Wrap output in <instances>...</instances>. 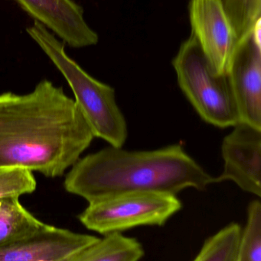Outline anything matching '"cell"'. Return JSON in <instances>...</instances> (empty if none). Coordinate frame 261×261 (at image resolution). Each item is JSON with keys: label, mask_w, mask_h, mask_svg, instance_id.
Masks as SVG:
<instances>
[{"label": "cell", "mask_w": 261, "mask_h": 261, "mask_svg": "<svg viewBox=\"0 0 261 261\" xmlns=\"http://www.w3.org/2000/svg\"><path fill=\"white\" fill-rule=\"evenodd\" d=\"M75 99L43 80L26 94H0V169L62 176L93 141Z\"/></svg>", "instance_id": "6da1fadb"}, {"label": "cell", "mask_w": 261, "mask_h": 261, "mask_svg": "<svg viewBox=\"0 0 261 261\" xmlns=\"http://www.w3.org/2000/svg\"><path fill=\"white\" fill-rule=\"evenodd\" d=\"M210 176L178 144L130 151L110 147L78 160L64 179L67 193L89 204L116 195L157 193L176 195L187 188L205 190Z\"/></svg>", "instance_id": "7a4b0ae2"}, {"label": "cell", "mask_w": 261, "mask_h": 261, "mask_svg": "<svg viewBox=\"0 0 261 261\" xmlns=\"http://www.w3.org/2000/svg\"><path fill=\"white\" fill-rule=\"evenodd\" d=\"M26 32L65 78L93 136L113 147H122L128 135L127 125L116 104L114 90L92 77L67 56L64 43L44 24L34 21Z\"/></svg>", "instance_id": "3957f363"}, {"label": "cell", "mask_w": 261, "mask_h": 261, "mask_svg": "<svg viewBox=\"0 0 261 261\" xmlns=\"http://www.w3.org/2000/svg\"><path fill=\"white\" fill-rule=\"evenodd\" d=\"M178 84L198 114L218 128L240 122L228 75L216 73L193 34L173 61Z\"/></svg>", "instance_id": "277c9868"}, {"label": "cell", "mask_w": 261, "mask_h": 261, "mask_svg": "<svg viewBox=\"0 0 261 261\" xmlns=\"http://www.w3.org/2000/svg\"><path fill=\"white\" fill-rule=\"evenodd\" d=\"M182 206L175 195L124 193L89 204L79 220L89 230L106 236L139 226H162Z\"/></svg>", "instance_id": "5b68a950"}, {"label": "cell", "mask_w": 261, "mask_h": 261, "mask_svg": "<svg viewBox=\"0 0 261 261\" xmlns=\"http://www.w3.org/2000/svg\"><path fill=\"white\" fill-rule=\"evenodd\" d=\"M227 75L240 122L261 129L260 20L238 41Z\"/></svg>", "instance_id": "8992f818"}, {"label": "cell", "mask_w": 261, "mask_h": 261, "mask_svg": "<svg viewBox=\"0 0 261 261\" xmlns=\"http://www.w3.org/2000/svg\"><path fill=\"white\" fill-rule=\"evenodd\" d=\"M192 34L218 74L227 75L239 38L224 8L223 0H190Z\"/></svg>", "instance_id": "52a82bcc"}, {"label": "cell", "mask_w": 261, "mask_h": 261, "mask_svg": "<svg viewBox=\"0 0 261 261\" xmlns=\"http://www.w3.org/2000/svg\"><path fill=\"white\" fill-rule=\"evenodd\" d=\"M224 170L215 182L233 181L247 193L261 196V129L239 122L222 145Z\"/></svg>", "instance_id": "ba28073f"}, {"label": "cell", "mask_w": 261, "mask_h": 261, "mask_svg": "<svg viewBox=\"0 0 261 261\" xmlns=\"http://www.w3.org/2000/svg\"><path fill=\"white\" fill-rule=\"evenodd\" d=\"M98 239L44 224L32 234L0 248V261H65Z\"/></svg>", "instance_id": "9c48e42d"}, {"label": "cell", "mask_w": 261, "mask_h": 261, "mask_svg": "<svg viewBox=\"0 0 261 261\" xmlns=\"http://www.w3.org/2000/svg\"><path fill=\"white\" fill-rule=\"evenodd\" d=\"M34 21L44 24L74 48L98 44V34L88 25L82 7L73 0H15Z\"/></svg>", "instance_id": "30bf717a"}, {"label": "cell", "mask_w": 261, "mask_h": 261, "mask_svg": "<svg viewBox=\"0 0 261 261\" xmlns=\"http://www.w3.org/2000/svg\"><path fill=\"white\" fill-rule=\"evenodd\" d=\"M142 245L121 233L106 234L65 261H139L144 257Z\"/></svg>", "instance_id": "8fae6325"}, {"label": "cell", "mask_w": 261, "mask_h": 261, "mask_svg": "<svg viewBox=\"0 0 261 261\" xmlns=\"http://www.w3.org/2000/svg\"><path fill=\"white\" fill-rule=\"evenodd\" d=\"M44 224L22 206L18 197L0 199V248L32 234Z\"/></svg>", "instance_id": "7c38bea8"}, {"label": "cell", "mask_w": 261, "mask_h": 261, "mask_svg": "<svg viewBox=\"0 0 261 261\" xmlns=\"http://www.w3.org/2000/svg\"><path fill=\"white\" fill-rule=\"evenodd\" d=\"M242 227L231 223L208 238L193 261H239Z\"/></svg>", "instance_id": "4fadbf2b"}, {"label": "cell", "mask_w": 261, "mask_h": 261, "mask_svg": "<svg viewBox=\"0 0 261 261\" xmlns=\"http://www.w3.org/2000/svg\"><path fill=\"white\" fill-rule=\"evenodd\" d=\"M239 261H261V202L252 201L248 208L246 225L241 232Z\"/></svg>", "instance_id": "5bb4252c"}, {"label": "cell", "mask_w": 261, "mask_h": 261, "mask_svg": "<svg viewBox=\"0 0 261 261\" xmlns=\"http://www.w3.org/2000/svg\"><path fill=\"white\" fill-rule=\"evenodd\" d=\"M223 4L239 40L261 19V0H224Z\"/></svg>", "instance_id": "9a60e30c"}, {"label": "cell", "mask_w": 261, "mask_h": 261, "mask_svg": "<svg viewBox=\"0 0 261 261\" xmlns=\"http://www.w3.org/2000/svg\"><path fill=\"white\" fill-rule=\"evenodd\" d=\"M37 182L32 171L26 169H0V199L30 194Z\"/></svg>", "instance_id": "2e32d148"}]
</instances>
